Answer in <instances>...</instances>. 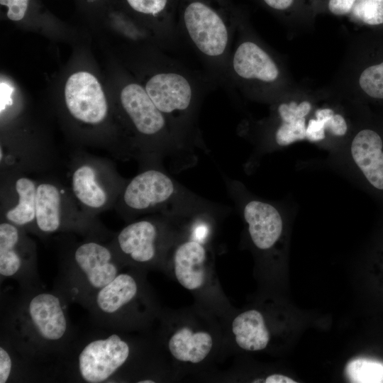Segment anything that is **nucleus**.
<instances>
[{
    "instance_id": "obj_6",
    "label": "nucleus",
    "mask_w": 383,
    "mask_h": 383,
    "mask_svg": "<svg viewBox=\"0 0 383 383\" xmlns=\"http://www.w3.org/2000/svg\"><path fill=\"white\" fill-rule=\"evenodd\" d=\"M106 232L96 218L89 216L79 206L67 187L55 179L38 180L35 235L77 233L86 236H102Z\"/></svg>"
},
{
    "instance_id": "obj_16",
    "label": "nucleus",
    "mask_w": 383,
    "mask_h": 383,
    "mask_svg": "<svg viewBox=\"0 0 383 383\" xmlns=\"http://www.w3.org/2000/svg\"><path fill=\"white\" fill-rule=\"evenodd\" d=\"M351 155L369 185L383 193V134L375 128L361 129L353 139Z\"/></svg>"
},
{
    "instance_id": "obj_20",
    "label": "nucleus",
    "mask_w": 383,
    "mask_h": 383,
    "mask_svg": "<svg viewBox=\"0 0 383 383\" xmlns=\"http://www.w3.org/2000/svg\"><path fill=\"white\" fill-rule=\"evenodd\" d=\"M355 84L364 99L383 107V40L369 52L357 71Z\"/></svg>"
},
{
    "instance_id": "obj_1",
    "label": "nucleus",
    "mask_w": 383,
    "mask_h": 383,
    "mask_svg": "<svg viewBox=\"0 0 383 383\" xmlns=\"http://www.w3.org/2000/svg\"><path fill=\"white\" fill-rule=\"evenodd\" d=\"M68 302L55 290L20 287L1 299V338L32 370L36 381L60 379L62 365L77 333Z\"/></svg>"
},
{
    "instance_id": "obj_15",
    "label": "nucleus",
    "mask_w": 383,
    "mask_h": 383,
    "mask_svg": "<svg viewBox=\"0 0 383 383\" xmlns=\"http://www.w3.org/2000/svg\"><path fill=\"white\" fill-rule=\"evenodd\" d=\"M1 221L35 234L38 180L21 171L1 173Z\"/></svg>"
},
{
    "instance_id": "obj_2",
    "label": "nucleus",
    "mask_w": 383,
    "mask_h": 383,
    "mask_svg": "<svg viewBox=\"0 0 383 383\" xmlns=\"http://www.w3.org/2000/svg\"><path fill=\"white\" fill-rule=\"evenodd\" d=\"M101 236L87 235L62 250L54 290L69 304L84 308L121 272V262L110 243Z\"/></svg>"
},
{
    "instance_id": "obj_3",
    "label": "nucleus",
    "mask_w": 383,
    "mask_h": 383,
    "mask_svg": "<svg viewBox=\"0 0 383 383\" xmlns=\"http://www.w3.org/2000/svg\"><path fill=\"white\" fill-rule=\"evenodd\" d=\"M130 340L120 331L97 327L77 338L65 359L60 379L84 383H111L123 379L133 355Z\"/></svg>"
},
{
    "instance_id": "obj_5",
    "label": "nucleus",
    "mask_w": 383,
    "mask_h": 383,
    "mask_svg": "<svg viewBox=\"0 0 383 383\" xmlns=\"http://www.w3.org/2000/svg\"><path fill=\"white\" fill-rule=\"evenodd\" d=\"M182 18L186 35L205 59L227 62L235 22L226 0H187Z\"/></svg>"
},
{
    "instance_id": "obj_19",
    "label": "nucleus",
    "mask_w": 383,
    "mask_h": 383,
    "mask_svg": "<svg viewBox=\"0 0 383 383\" xmlns=\"http://www.w3.org/2000/svg\"><path fill=\"white\" fill-rule=\"evenodd\" d=\"M213 343V338L209 332L182 326L170 336L167 348L175 360L197 364L208 356Z\"/></svg>"
},
{
    "instance_id": "obj_8",
    "label": "nucleus",
    "mask_w": 383,
    "mask_h": 383,
    "mask_svg": "<svg viewBox=\"0 0 383 383\" xmlns=\"http://www.w3.org/2000/svg\"><path fill=\"white\" fill-rule=\"evenodd\" d=\"M119 103L135 135L133 148L148 157H157L163 153L174 135L171 121L157 108L143 86L127 83L121 90Z\"/></svg>"
},
{
    "instance_id": "obj_28",
    "label": "nucleus",
    "mask_w": 383,
    "mask_h": 383,
    "mask_svg": "<svg viewBox=\"0 0 383 383\" xmlns=\"http://www.w3.org/2000/svg\"><path fill=\"white\" fill-rule=\"evenodd\" d=\"M137 13L154 18L163 16L167 11L170 0H126Z\"/></svg>"
},
{
    "instance_id": "obj_25",
    "label": "nucleus",
    "mask_w": 383,
    "mask_h": 383,
    "mask_svg": "<svg viewBox=\"0 0 383 383\" xmlns=\"http://www.w3.org/2000/svg\"><path fill=\"white\" fill-rule=\"evenodd\" d=\"M349 15L353 20L366 26H382L383 0H357Z\"/></svg>"
},
{
    "instance_id": "obj_11",
    "label": "nucleus",
    "mask_w": 383,
    "mask_h": 383,
    "mask_svg": "<svg viewBox=\"0 0 383 383\" xmlns=\"http://www.w3.org/2000/svg\"><path fill=\"white\" fill-rule=\"evenodd\" d=\"M109 243L124 265L150 266L158 262L164 248V225L152 218L133 221Z\"/></svg>"
},
{
    "instance_id": "obj_10",
    "label": "nucleus",
    "mask_w": 383,
    "mask_h": 383,
    "mask_svg": "<svg viewBox=\"0 0 383 383\" xmlns=\"http://www.w3.org/2000/svg\"><path fill=\"white\" fill-rule=\"evenodd\" d=\"M173 179L157 169L145 170L127 182L115 207L123 216L160 210L179 194Z\"/></svg>"
},
{
    "instance_id": "obj_29",
    "label": "nucleus",
    "mask_w": 383,
    "mask_h": 383,
    "mask_svg": "<svg viewBox=\"0 0 383 383\" xmlns=\"http://www.w3.org/2000/svg\"><path fill=\"white\" fill-rule=\"evenodd\" d=\"M29 0H0L2 6L7 7V17L13 21L22 20L26 13Z\"/></svg>"
},
{
    "instance_id": "obj_9",
    "label": "nucleus",
    "mask_w": 383,
    "mask_h": 383,
    "mask_svg": "<svg viewBox=\"0 0 383 383\" xmlns=\"http://www.w3.org/2000/svg\"><path fill=\"white\" fill-rule=\"evenodd\" d=\"M27 233L17 226L1 221V280L13 279L23 288L40 287L36 244Z\"/></svg>"
},
{
    "instance_id": "obj_27",
    "label": "nucleus",
    "mask_w": 383,
    "mask_h": 383,
    "mask_svg": "<svg viewBox=\"0 0 383 383\" xmlns=\"http://www.w3.org/2000/svg\"><path fill=\"white\" fill-rule=\"evenodd\" d=\"M17 367V355L3 338L0 341V383L13 382Z\"/></svg>"
},
{
    "instance_id": "obj_22",
    "label": "nucleus",
    "mask_w": 383,
    "mask_h": 383,
    "mask_svg": "<svg viewBox=\"0 0 383 383\" xmlns=\"http://www.w3.org/2000/svg\"><path fill=\"white\" fill-rule=\"evenodd\" d=\"M232 333L238 345L248 351L263 350L270 340V333L262 313L248 310L235 317L231 325Z\"/></svg>"
},
{
    "instance_id": "obj_26",
    "label": "nucleus",
    "mask_w": 383,
    "mask_h": 383,
    "mask_svg": "<svg viewBox=\"0 0 383 383\" xmlns=\"http://www.w3.org/2000/svg\"><path fill=\"white\" fill-rule=\"evenodd\" d=\"M273 12L283 16L309 13L317 9L318 0H260Z\"/></svg>"
},
{
    "instance_id": "obj_30",
    "label": "nucleus",
    "mask_w": 383,
    "mask_h": 383,
    "mask_svg": "<svg viewBox=\"0 0 383 383\" xmlns=\"http://www.w3.org/2000/svg\"><path fill=\"white\" fill-rule=\"evenodd\" d=\"M357 0H327L328 11L335 16L349 15Z\"/></svg>"
},
{
    "instance_id": "obj_21",
    "label": "nucleus",
    "mask_w": 383,
    "mask_h": 383,
    "mask_svg": "<svg viewBox=\"0 0 383 383\" xmlns=\"http://www.w3.org/2000/svg\"><path fill=\"white\" fill-rule=\"evenodd\" d=\"M309 101L299 103L295 101L281 103L277 107V113L281 120L277 127L274 138L279 146H286L292 143L306 138V116L311 110Z\"/></svg>"
},
{
    "instance_id": "obj_4",
    "label": "nucleus",
    "mask_w": 383,
    "mask_h": 383,
    "mask_svg": "<svg viewBox=\"0 0 383 383\" xmlns=\"http://www.w3.org/2000/svg\"><path fill=\"white\" fill-rule=\"evenodd\" d=\"M86 309L96 327L123 331L141 325L151 306L140 277L121 272L97 292Z\"/></svg>"
},
{
    "instance_id": "obj_23",
    "label": "nucleus",
    "mask_w": 383,
    "mask_h": 383,
    "mask_svg": "<svg viewBox=\"0 0 383 383\" xmlns=\"http://www.w3.org/2000/svg\"><path fill=\"white\" fill-rule=\"evenodd\" d=\"M326 130L335 136H343L348 131L347 122L342 115L330 108L318 109L315 112V118L309 121L307 132L315 139L323 140Z\"/></svg>"
},
{
    "instance_id": "obj_18",
    "label": "nucleus",
    "mask_w": 383,
    "mask_h": 383,
    "mask_svg": "<svg viewBox=\"0 0 383 383\" xmlns=\"http://www.w3.org/2000/svg\"><path fill=\"white\" fill-rule=\"evenodd\" d=\"M207 252L204 245L195 240L181 243L173 254L174 272L178 282L185 289L201 288L206 276Z\"/></svg>"
},
{
    "instance_id": "obj_24",
    "label": "nucleus",
    "mask_w": 383,
    "mask_h": 383,
    "mask_svg": "<svg viewBox=\"0 0 383 383\" xmlns=\"http://www.w3.org/2000/svg\"><path fill=\"white\" fill-rule=\"evenodd\" d=\"M345 374L351 382L383 383V363L371 359H354L346 365Z\"/></svg>"
},
{
    "instance_id": "obj_7",
    "label": "nucleus",
    "mask_w": 383,
    "mask_h": 383,
    "mask_svg": "<svg viewBox=\"0 0 383 383\" xmlns=\"http://www.w3.org/2000/svg\"><path fill=\"white\" fill-rule=\"evenodd\" d=\"M70 163L67 187L87 214L96 218L98 213L116 206L127 182L109 161L79 154Z\"/></svg>"
},
{
    "instance_id": "obj_31",
    "label": "nucleus",
    "mask_w": 383,
    "mask_h": 383,
    "mask_svg": "<svg viewBox=\"0 0 383 383\" xmlns=\"http://www.w3.org/2000/svg\"><path fill=\"white\" fill-rule=\"evenodd\" d=\"M265 383H296L292 379L283 374H271L264 381Z\"/></svg>"
},
{
    "instance_id": "obj_17",
    "label": "nucleus",
    "mask_w": 383,
    "mask_h": 383,
    "mask_svg": "<svg viewBox=\"0 0 383 383\" xmlns=\"http://www.w3.org/2000/svg\"><path fill=\"white\" fill-rule=\"evenodd\" d=\"M243 216L254 245L260 250L272 248L282 232V219L272 205L257 200L248 202Z\"/></svg>"
},
{
    "instance_id": "obj_14",
    "label": "nucleus",
    "mask_w": 383,
    "mask_h": 383,
    "mask_svg": "<svg viewBox=\"0 0 383 383\" xmlns=\"http://www.w3.org/2000/svg\"><path fill=\"white\" fill-rule=\"evenodd\" d=\"M143 86L157 108L170 121L187 116L194 107V84L180 71L173 69L157 72Z\"/></svg>"
},
{
    "instance_id": "obj_12",
    "label": "nucleus",
    "mask_w": 383,
    "mask_h": 383,
    "mask_svg": "<svg viewBox=\"0 0 383 383\" xmlns=\"http://www.w3.org/2000/svg\"><path fill=\"white\" fill-rule=\"evenodd\" d=\"M227 62L231 76L243 87L272 88L282 78L275 58L251 38H240Z\"/></svg>"
},
{
    "instance_id": "obj_13",
    "label": "nucleus",
    "mask_w": 383,
    "mask_h": 383,
    "mask_svg": "<svg viewBox=\"0 0 383 383\" xmlns=\"http://www.w3.org/2000/svg\"><path fill=\"white\" fill-rule=\"evenodd\" d=\"M65 109L77 124L98 128L106 123L110 113L109 103L97 78L87 71L72 73L64 89Z\"/></svg>"
}]
</instances>
